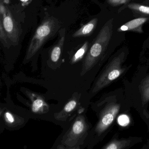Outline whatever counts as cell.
<instances>
[{
    "instance_id": "obj_1",
    "label": "cell",
    "mask_w": 149,
    "mask_h": 149,
    "mask_svg": "<svg viewBox=\"0 0 149 149\" xmlns=\"http://www.w3.org/2000/svg\"><path fill=\"white\" fill-rule=\"evenodd\" d=\"M113 27V19H111L102 28L84 62L81 75L89 71L103 55L111 40Z\"/></svg>"
},
{
    "instance_id": "obj_2",
    "label": "cell",
    "mask_w": 149,
    "mask_h": 149,
    "mask_svg": "<svg viewBox=\"0 0 149 149\" xmlns=\"http://www.w3.org/2000/svg\"><path fill=\"white\" fill-rule=\"evenodd\" d=\"M88 124L83 116L77 117L63 139L62 143L68 149L77 148L85 137L88 131Z\"/></svg>"
},
{
    "instance_id": "obj_3",
    "label": "cell",
    "mask_w": 149,
    "mask_h": 149,
    "mask_svg": "<svg viewBox=\"0 0 149 149\" xmlns=\"http://www.w3.org/2000/svg\"><path fill=\"white\" fill-rule=\"evenodd\" d=\"M125 56L124 52H122L113 58L107 68L97 81L92 90V93H96L120 76L123 72L121 64Z\"/></svg>"
},
{
    "instance_id": "obj_4",
    "label": "cell",
    "mask_w": 149,
    "mask_h": 149,
    "mask_svg": "<svg viewBox=\"0 0 149 149\" xmlns=\"http://www.w3.org/2000/svg\"><path fill=\"white\" fill-rule=\"evenodd\" d=\"M54 27V22L47 19L37 29L29 46L26 60H29L37 53L51 35Z\"/></svg>"
},
{
    "instance_id": "obj_5",
    "label": "cell",
    "mask_w": 149,
    "mask_h": 149,
    "mask_svg": "<svg viewBox=\"0 0 149 149\" xmlns=\"http://www.w3.org/2000/svg\"><path fill=\"white\" fill-rule=\"evenodd\" d=\"M117 105H112L108 108L102 115L96 127V131L99 133L105 130L113 122L119 110Z\"/></svg>"
},
{
    "instance_id": "obj_6",
    "label": "cell",
    "mask_w": 149,
    "mask_h": 149,
    "mask_svg": "<svg viewBox=\"0 0 149 149\" xmlns=\"http://www.w3.org/2000/svg\"><path fill=\"white\" fill-rule=\"evenodd\" d=\"M26 94L32 102L31 109L33 112L37 114H43L49 111V106L42 97L29 91H26Z\"/></svg>"
},
{
    "instance_id": "obj_7",
    "label": "cell",
    "mask_w": 149,
    "mask_h": 149,
    "mask_svg": "<svg viewBox=\"0 0 149 149\" xmlns=\"http://www.w3.org/2000/svg\"><path fill=\"white\" fill-rule=\"evenodd\" d=\"M149 20V17H142L134 19L121 26L118 28V31H132L142 33H143V26Z\"/></svg>"
},
{
    "instance_id": "obj_8",
    "label": "cell",
    "mask_w": 149,
    "mask_h": 149,
    "mask_svg": "<svg viewBox=\"0 0 149 149\" xmlns=\"http://www.w3.org/2000/svg\"><path fill=\"white\" fill-rule=\"evenodd\" d=\"M78 104V101L77 97H72L65 104L63 110L59 113L55 114V118L60 121L65 120L75 110Z\"/></svg>"
},
{
    "instance_id": "obj_9",
    "label": "cell",
    "mask_w": 149,
    "mask_h": 149,
    "mask_svg": "<svg viewBox=\"0 0 149 149\" xmlns=\"http://www.w3.org/2000/svg\"><path fill=\"white\" fill-rule=\"evenodd\" d=\"M97 23V18L93 19L76 31L73 34V37H81L89 35L95 28Z\"/></svg>"
},
{
    "instance_id": "obj_10",
    "label": "cell",
    "mask_w": 149,
    "mask_h": 149,
    "mask_svg": "<svg viewBox=\"0 0 149 149\" xmlns=\"http://www.w3.org/2000/svg\"><path fill=\"white\" fill-rule=\"evenodd\" d=\"M127 7L134 13L143 16H149V6L143 4L130 3L128 4Z\"/></svg>"
},
{
    "instance_id": "obj_11",
    "label": "cell",
    "mask_w": 149,
    "mask_h": 149,
    "mask_svg": "<svg viewBox=\"0 0 149 149\" xmlns=\"http://www.w3.org/2000/svg\"><path fill=\"white\" fill-rule=\"evenodd\" d=\"M4 121L10 126L15 127L24 122V119L13 114L9 111H6L3 114Z\"/></svg>"
},
{
    "instance_id": "obj_12",
    "label": "cell",
    "mask_w": 149,
    "mask_h": 149,
    "mask_svg": "<svg viewBox=\"0 0 149 149\" xmlns=\"http://www.w3.org/2000/svg\"><path fill=\"white\" fill-rule=\"evenodd\" d=\"M3 26L9 35L13 36L16 33L14 22L9 13L5 14L3 19Z\"/></svg>"
},
{
    "instance_id": "obj_13",
    "label": "cell",
    "mask_w": 149,
    "mask_h": 149,
    "mask_svg": "<svg viewBox=\"0 0 149 149\" xmlns=\"http://www.w3.org/2000/svg\"><path fill=\"white\" fill-rule=\"evenodd\" d=\"M64 36H63L60 39L59 42L53 48L51 51L50 58L51 61L54 62H56L59 60L61 53L62 49L64 43Z\"/></svg>"
},
{
    "instance_id": "obj_14",
    "label": "cell",
    "mask_w": 149,
    "mask_h": 149,
    "mask_svg": "<svg viewBox=\"0 0 149 149\" xmlns=\"http://www.w3.org/2000/svg\"><path fill=\"white\" fill-rule=\"evenodd\" d=\"M141 97L143 103L149 101V76L141 83L140 86Z\"/></svg>"
},
{
    "instance_id": "obj_15",
    "label": "cell",
    "mask_w": 149,
    "mask_h": 149,
    "mask_svg": "<svg viewBox=\"0 0 149 149\" xmlns=\"http://www.w3.org/2000/svg\"><path fill=\"white\" fill-rule=\"evenodd\" d=\"M88 42H86L83 46L77 50V52L75 53L74 56L71 59V62L74 63H75L79 61L84 55L85 53L87 51L88 48Z\"/></svg>"
},
{
    "instance_id": "obj_16",
    "label": "cell",
    "mask_w": 149,
    "mask_h": 149,
    "mask_svg": "<svg viewBox=\"0 0 149 149\" xmlns=\"http://www.w3.org/2000/svg\"><path fill=\"white\" fill-rule=\"evenodd\" d=\"M129 142L128 141H114L105 147L106 149H118L123 148L127 146Z\"/></svg>"
},
{
    "instance_id": "obj_17",
    "label": "cell",
    "mask_w": 149,
    "mask_h": 149,
    "mask_svg": "<svg viewBox=\"0 0 149 149\" xmlns=\"http://www.w3.org/2000/svg\"><path fill=\"white\" fill-rule=\"evenodd\" d=\"M107 3L112 7L118 6L128 4L130 0H107Z\"/></svg>"
},
{
    "instance_id": "obj_18",
    "label": "cell",
    "mask_w": 149,
    "mask_h": 149,
    "mask_svg": "<svg viewBox=\"0 0 149 149\" xmlns=\"http://www.w3.org/2000/svg\"><path fill=\"white\" fill-rule=\"evenodd\" d=\"M118 123L122 126H126L130 123V119L128 116L125 115H122L119 116L118 119Z\"/></svg>"
},
{
    "instance_id": "obj_19",
    "label": "cell",
    "mask_w": 149,
    "mask_h": 149,
    "mask_svg": "<svg viewBox=\"0 0 149 149\" xmlns=\"http://www.w3.org/2000/svg\"><path fill=\"white\" fill-rule=\"evenodd\" d=\"M142 4L145 5V6H149V0H145L144 1H143Z\"/></svg>"
},
{
    "instance_id": "obj_20",
    "label": "cell",
    "mask_w": 149,
    "mask_h": 149,
    "mask_svg": "<svg viewBox=\"0 0 149 149\" xmlns=\"http://www.w3.org/2000/svg\"><path fill=\"white\" fill-rule=\"evenodd\" d=\"M21 1H27L28 0H21Z\"/></svg>"
}]
</instances>
